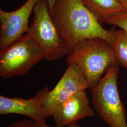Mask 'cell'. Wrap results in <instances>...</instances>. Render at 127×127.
Wrapping results in <instances>:
<instances>
[{
	"mask_svg": "<svg viewBox=\"0 0 127 127\" xmlns=\"http://www.w3.org/2000/svg\"><path fill=\"white\" fill-rule=\"evenodd\" d=\"M123 8L127 11V0H118Z\"/></svg>",
	"mask_w": 127,
	"mask_h": 127,
	"instance_id": "16",
	"label": "cell"
},
{
	"mask_svg": "<svg viewBox=\"0 0 127 127\" xmlns=\"http://www.w3.org/2000/svg\"><path fill=\"white\" fill-rule=\"evenodd\" d=\"M69 53L88 39L100 38L112 44L115 30H106L82 0H57L50 12Z\"/></svg>",
	"mask_w": 127,
	"mask_h": 127,
	"instance_id": "1",
	"label": "cell"
},
{
	"mask_svg": "<svg viewBox=\"0 0 127 127\" xmlns=\"http://www.w3.org/2000/svg\"><path fill=\"white\" fill-rule=\"evenodd\" d=\"M112 45L117 62L127 68V32L121 29L115 30Z\"/></svg>",
	"mask_w": 127,
	"mask_h": 127,
	"instance_id": "11",
	"label": "cell"
},
{
	"mask_svg": "<svg viewBox=\"0 0 127 127\" xmlns=\"http://www.w3.org/2000/svg\"><path fill=\"white\" fill-rule=\"evenodd\" d=\"M106 23L117 26L127 32V12L114 15L110 18Z\"/></svg>",
	"mask_w": 127,
	"mask_h": 127,
	"instance_id": "12",
	"label": "cell"
},
{
	"mask_svg": "<svg viewBox=\"0 0 127 127\" xmlns=\"http://www.w3.org/2000/svg\"><path fill=\"white\" fill-rule=\"evenodd\" d=\"M35 127H53L48 125L46 123H34ZM65 127H82L80 126L79 125L77 124V123H74L70 125H68L67 126Z\"/></svg>",
	"mask_w": 127,
	"mask_h": 127,
	"instance_id": "14",
	"label": "cell"
},
{
	"mask_svg": "<svg viewBox=\"0 0 127 127\" xmlns=\"http://www.w3.org/2000/svg\"><path fill=\"white\" fill-rule=\"evenodd\" d=\"M46 90V87L37 91L35 95L30 98L0 95V114H18L31 118L34 123H46L47 117L42 105Z\"/></svg>",
	"mask_w": 127,
	"mask_h": 127,
	"instance_id": "8",
	"label": "cell"
},
{
	"mask_svg": "<svg viewBox=\"0 0 127 127\" xmlns=\"http://www.w3.org/2000/svg\"><path fill=\"white\" fill-rule=\"evenodd\" d=\"M33 11V20L27 33L40 49L43 59L54 61L68 55L69 51L51 17L47 0L39 1Z\"/></svg>",
	"mask_w": 127,
	"mask_h": 127,
	"instance_id": "4",
	"label": "cell"
},
{
	"mask_svg": "<svg viewBox=\"0 0 127 127\" xmlns=\"http://www.w3.org/2000/svg\"><path fill=\"white\" fill-rule=\"evenodd\" d=\"M3 127H35L34 122L30 120H18Z\"/></svg>",
	"mask_w": 127,
	"mask_h": 127,
	"instance_id": "13",
	"label": "cell"
},
{
	"mask_svg": "<svg viewBox=\"0 0 127 127\" xmlns=\"http://www.w3.org/2000/svg\"><path fill=\"white\" fill-rule=\"evenodd\" d=\"M40 0H27L13 11L0 9V51L3 50L27 33L29 18L37 3Z\"/></svg>",
	"mask_w": 127,
	"mask_h": 127,
	"instance_id": "7",
	"label": "cell"
},
{
	"mask_svg": "<svg viewBox=\"0 0 127 127\" xmlns=\"http://www.w3.org/2000/svg\"><path fill=\"white\" fill-rule=\"evenodd\" d=\"M116 62L112 44L100 38L80 42L66 59L68 65H75L81 70L90 90L95 86L109 65Z\"/></svg>",
	"mask_w": 127,
	"mask_h": 127,
	"instance_id": "2",
	"label": "cell"
},
{
	"mask_svg": "<svg viewBox=\"0 0 127 127\" xmlns=\"http://www.w3.org/2000/svg\"><path fill=\"white\" fill-rule=\"evenodd\" d=\"M87 89L88 82L81 70L75 65H68L63 76L52 90L46 87L42 105L47 117L52 116L60 104L77 92Z\"/></svg>",
	"mask_w": 127,
	"mask_h": 127,
	"instance_id": "6",
	"label": "cell"
},
{
	"mask_svg": "<svg viewBox=\"0 0 127 127\" xmlns=\"http://www.w3.org/2000/svg\"><path fill=\"white\" fill-rule=\"evenodd\" d=\"M56 0H47L48 2V4H49V7L50 12H51L53 10L55 3Z\"/></svg>",
	"mask_w": 127,
	"mask_h": 127,
	"instance_id": "15",
	"label": "cell"
},
{
	"mask_svg": "<svg viewBox=\"0 0 127 127\" xmlns=\"http://www.w3.org/2000/svg\"><path fill=\"white\" fill-rule=\"evenodd\" d=\"M42 59L40 49L26 33L4 50L0 51V76L9 79L26 75Z\"/></svg>",
	"mask_w": 127,
	"mask_h": 127,
	"instance_id": "5",
	"label": "cell"
},
{
	"mask_svg": "<svg viewBox=\"0 0 127 127\" xmlns=\"http://www.w3.org/2000/svg\"><path fill=\"white\" fill-rule=\"evenodd\" d=\"M118 62L110 65L91 90V103L98 116L109 127H127V115L117 85Z\"/></svg>",
	"mask_w": 127,
	"mask_h": 127,
	"instance_id": "3",
	"label": "cell"
},
{
	"mask_svg": "<svg viewBox=\"0 0 127 127\" xmlns=\"http://www.w3.org/2000/svg\"><path fill=\"white\" fill-rule=\"evenodd\" d=\"M94 115L85 91H81L58 105L53 117L57 127H65Z\"/></svg>",
	"mask_w": 127,
	"mask_h": 127,
	"instance_id": "9",
	"label": "cell"
},
{
	"mask_svg": "<svg viewBox=\"0 0 127 127\" xmlns=\"http://www.w3.org/2000/svg\"><path fill=\"white\" fill-rule=\"evenodd\" d=\"M102 24L117 14L127 12L118 0H82Z\"/></svg>",
	"mask_w": 127,
	"mask_h": 127,
	"instance_id": "10",
	"label": "cell"
}]
</instances>
